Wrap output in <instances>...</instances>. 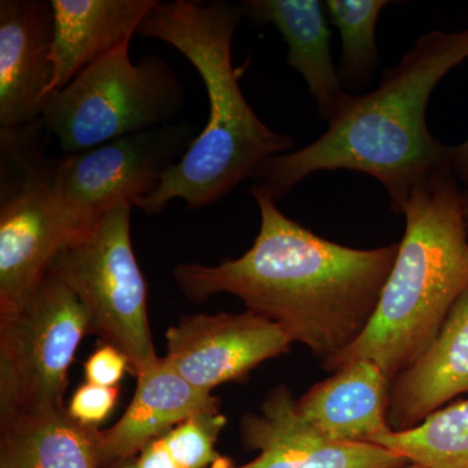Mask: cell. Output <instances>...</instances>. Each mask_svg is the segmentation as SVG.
Returning a JSON list of instances; mask_svg holds the SVG:
<instances>
[{"mask_svg":"<svg viewBox=\"0 0 468 468\" xmlns=\"http://www.w3.org/2000/svg\"><path fill=\"white\" fill-rule=\"evenodd\" d=\"M250 194L261 212L251 248L215 266L178 264L176 284L194 303L234 295L325 362L367 328L399 243L354 249L329 241L285 217L267 193L251 186Z\"/></svg>","mask_w":468,"mask_h":468,"instance_id":"6da1fadb","label":"cell"},{"mask_svg":"<svg viewBox=\"0 0 468 468\" xmlns=\"http://www.w3.org/2000/svg\"><path fill=\"white\" fill-rule=\"evenodd\" d=\"M467 58L468 27L424 34L375 90L351 95L318 140L264 163L252 187L277 202L311 175L347 169L377 178L399 214L415 185L451 165V146L428 128L427 106L437 84Z\"/></svg>","mask_w":468,"mask_h":468,"instance_id":"7a4b0ae2","label":"cell"},{"mask_svg":"<svg viewBox=\"0 0 468 468\" xmlns=\"http://www.w3.org/2000/svg\"><path fill=\"white\" fill-rule=\"evenodd\" d=\"M245 15L243 5L229 2H159L138 30L172 46L192 63L209 106L207 122L184 158L153 193L135 203L146 215L162 214L175 199L192 209L215 205L268 160L294 150L292 137L261 122L239 86L232 43Z\"/></svg>","mask_w":468,"mask_h":468,"instance_id":"3957f363","label":"cell"},{"mask_svg":"<svg viewBox=\"0 0 468 468\" xmlns=\"http://www.w3.org/2000/svg\"><path fill=\"white\" fill-rule=\"evenodd\" d=\"M401 212L405 234L374 316L356 343L323 362L326 371L367 359L393 381L435 343L468 292V232L451 165L415 185Z\"/></svg>","mask_w":468,"mask_h":468,"instance_id":"277c9868","label":"cell"},{"mask_svg":"<svg viewBox=\"0 0 468 468\" xmlns=\"http://www.w3.org/2000/svg\"><path fill=\"white\" fill-rule=\"evenodd\" d=\"M129 46L86 67L48 95L41 122L63 155L180 122L186 100L183 82L158 55L133 63Z\"/></svg>","mask_w":468,"mask_h":468,"instance_id":"5b68a950","label":"cell"},{"mask_svg":"<svg viewBox=\"0 0 468 468\" xmlns=\"http://www.w3.org/2000/svg\"><path fill=\"white\" fill-rule=\"evenodd\" d=\"M41 120L0 129V314L17 309L58 255L80 242L52 192L57 159Z\"/></svg>","mask_w":468,"mask_h":468,"instance_id":"8992f818","label":"cell"},{"mask_svg":"<svg viewBox=\"0 0 468 468\" xmlns=\"http://www.w3.org/2000/svg\"><path fill=\"white\" fill-rule=\"evenodd\" d=\"M133 206L122 203L92 232L55 261V270L81 302L89 335L124 353L138 377L158 365L147 314V286L131 236Z\"/></svg>","mask_w":468,"mask_h":468,"instance_id":"52a82bcc","label":"cell"},{"mask_svg":"<svg viewBox=\"0 0 468 468\" xmlns=\"http://www.w3.org/2000/svg\"><path fill=\"white\" fill-rule=\"evenodd\" d=\"M86 335L84 306L51 267L23 304L0 314V417L64 406Z\"/></svg>","mask_w":468,"mask_h":468,"instance_id":"ba28073f","label":"cell"},{"mask_svg":"<svg viewBox=\"0 0 468 468\" xmlns=\"http://www.w3.org/2000/svg\"><path fill=\"white\" fill-rule=\"evenodd\" d=\"M198 134L180 120L57 159L52 192L61 218L81 241L111 208L134 207L153 193Z\"/></svg>","mask_w":468,"mask_h":468,"instance_id":"9c48e42d","label":"cell"},{"mask_svg":"<svg viewBox=\"0 0 468 468\" xmlns=\"http://www.w3.org/2000/svg\"><path fill=\"white\" fill-rule=\"evenodd\" d=\"M165 340V362L206 393L248 380L258 366L288 353L292 345L275 323L248 310L183 316L169 326Z\"/></svg>","mask_w":468,"mask_h":468,"instance_id":"30bf717a","label":"cell"},{"mask_svg":"<svg viewBox=\"0 0 468 468\" xmlns=\"http://www.w3.org/2000/svg\"><path fill=\"white\" fill-rule=\"evenodd\" d=\"M243 445L260 452L255 460L220 468H399L406 458L372 442L335 441L302 417L289 388L267 394L260 414L241 419Z\"/></svg>","mask_w":468,"mask_h":468,"instance_id":"8fae6325","label":"cell"},{"mask_svg":"<svg viewBox=\"0 0 468 468\" xmlns=\"http://www.w3.org/2000/svg\"><path fill=\"white\" fill-rule=\"evenodd\" d=\"M52 45L50 2H0V129L41 120L54 80Z\"/></svg>","mask_w":468,"mask_h":468,"instance_id":"7c38bea8","label":"cell"},{"mask_svg":"<svg viewBox=\"0 0 468 468\" xmlns=\"http://www.w3.org/2000/svg\"><path fill=\"white\" fill-rule=\"evenodd\" d=\"M220 410V399L187 383L165 358L137 377L133 399L115 426L100 431L101 468H122L197 412Z\"/></svg>","mask_w":468,"mask_h":468,"instance_id":"4fadbf2b","label":"cell"},{"mask_svg":"<svg viewBox=\"0 0 468 468\" xmlns=\"http://www.w3.org/2000/svg\"><path fill=\"white\" fill-rule=\"evenodd\" d=\"M54 18L51 92L138 34L158 0H50ZM50 92V94H51Z\"/></svg>","mask_w":468,"mask_h":468,"instance_id":"5bb4252c","label":"cell"},{"mask_svg":"<svg viewBox=\"0 0 468 468\" xmlns=\"http://www.w3.org/2000/svg\"><path fill=\"white\" fill-rule=\"evenodd\" d=\"M462 394H468V292L452 306L435 343L392 381L390 430L417 427Z\"/></svg>","mask_w":468,"mask_h":468,"instance_id":"9a60e30c","label":"cell"},{"mask_svg":"<svg viewBox=\"0 0 468 468\" xmlns=\"http://www.w3.org/2000/svg\"><path fill=\"white\" fill-rule=\"evenodd\" d=\"M246 16L271 24L288 46V61L309 88L319 115L334 122L351 94L345 90L332 57V30L325 3L320 0H248Z\"/></svg>","mask_w":468,"mask_h":468,"instance_id":"2e32d148","label":"cell"},{"mask_svg":"<svg viewBox=\"0 0 468 468\" xmlns=\"http://www.w3.org/2000/svg\"><path fill=\"white\" fill-rule=\"evenodd\" d=\"M392 380L372 360L335 369L297 401L298 411L335 441L371 442L390 431L388 423Z\"/></svg>","mask_w":468,"mask_h":468,"instance_id":"e0dca14e","label":"cell"},{"mask_svg":"<svg viewBox=\"0 0 468 468\" xmlns=\"http://www.w3.org/2000/svg\"><path fill=\"white\" fill-rule=\"evenodd\" d=\"M100 428L66 406L0 417V468H101Z\"/></svg>","mask_w":468,"mask_h":468,"instance_id":"ac0fdd59","label":"cell"},{"mask_svg":"<svg viewBox=\"0 0 468 468\" xmlns=\"http://www.w3.org/2000/svg\"><path fill=\"white\" fill-rule=\"evenodd\" d=\"M426 468H468V399L449 403L406 431L371 441Z\"/></svg>","mask_w":468,"mask_h":468,"instance_id":"d6986e66","label":"cell"},{"mask_svg":"<svg viewBox=\"0 0 468 468\" xmlns=\"http://www.w3.org/2000/svg\"><path fill=\"white\" fill-rule=\"evenodd\" d=\"M332 26L343 43V79L347 84H366L378 66L377 26L387 0H326Z\"/></svg>","mask_w":468,"mask_h":468,"instance_id":"ffe728a7","label":"cell"},{"mask_svg":"<svg viewBox=\"0 0 468 468\" xmlns=\"http://www.w3.org/2000/svg\"><path fill=\"white\" fill-rule=\"evenodd\" d=\"M227 417L220 410L192 415L163 436L169 452L183 468H220L230 462L217 451Z\"/></svg>","mask_w":468,"mask_h":468,"instance_id":"44dd1931","label":"cell"},{"mask_svg":"<svg viewBox=\"0 0 468 468\" xmlns=\"http://www.w3.org/2000/svg\"><path fill=\"white\" fill-rule=\"evenodd\" d=\"M119 387L85 383L77 388L67 406L68 414L86 427L100 428L110 417L119 399Z\"/></svg>","mask_w":468,"mask_h":468,"instance_id":"7402d4cb","label":"cell"},{"mask_svg":"<svg viewBox=\"0 0 468 468\" xmlns=\"http://www.w3.org/2000/svg\"><path fill=\"white\" fill-rule=\"evenodd\" d=\"M131 367L128 356L111 345L103 344L85 362L86 383L113 388Z\"/></svg>","mask_w":468,"mask_h":468,"instance_id":"603a6c76","label":"cell"},{"mask_svg":"<svg viewBox=\"0 0 468 468\" xmlns=\"http://www.w3.org/2000/svg\"><path fill=\"white\" fill-rule=\"evenodd\" d=\"M122 468H183L169 452L163 437L149 443L131 463Z\"/></svg>","mask_w":468,"mask_h":468,"instance_id":"cb8c5ba5","label":"cell"},{"mask_svg":"<svg viewBox=\"0 0 468 468\" xmlns=\"http://www.w3.org/2000/svg\"><path fill=\"white\" fill-rule=\"evenodd\" d=\"M449 162L457 180L468 187V140L449 147Z\"/></svg>","mask_w":468,"mask_h":468,"instance_id":"d4e9b609","label":"cell"},{"mask_svg":"<svg viewBox=\"0 0 468 468\" xmlns=\"http://www.w3.org/2000/svg\"><path fill=\"white\" fill-rule=\"evenodd\" d=\"M462 207H463L464 220H466L468 232V187L462 190Z\"/></svg>","mask_w":468,"mask_h":468,"instance_id":"484cf974","label":"cell"},{"mask_svg":"<svg viewBox=\"0 0 468 468\" xmlns=\"http://www.w3.org/2000/svg\"><path fill=\"white\" fill-rule=\"evenodd\" d=\"M399 468H426L423 466H420V464L412 463V462H409V463L403 464V466Z\"/></svg>","mask_w":468,"mask_h":468,"instance_id":"4316f807","label":"cell"}]
</instances>
